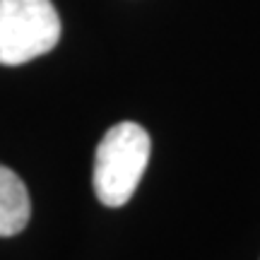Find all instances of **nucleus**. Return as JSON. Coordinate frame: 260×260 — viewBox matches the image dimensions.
I'll list each match as a JSON object with an SVG mask.
<instances>
[{"mask_svg": "<svg viewBox=\"0 0 260 260\" xmlns=\"http://www.w3.org/2000/svg\"><path fill=\"white\" fill-rule=\"evenodd\" d=\"M152 154L149 133L133 121L111 125L94 154V193L106 207H121L135 195Z\"/></svg>", "mask_w": 260, "mask_h": 260, "instance_id": "obj_1", "label": "nucleus"}, {"mask_svg": "<svg viewBox=\"0 0 260 260\" xmlns=\"http://www.w3.org/2000/svg\"><path fill=\"white\" fill-rule=\"evenodd\" d=\"M60 17L51 0H0V65H22L53 51Z\"/></svg>", "mask_w": 260, "mask_h": 260, "instance_id": "obj_2", "label": "nucleus"}, {"mask_svg": "<svg viewBox=\"0 0 260 260\" xmlns=\"http://www.w3.org/2000/svg\"><path fill=\"white\" fill-rule=\"evenodd\" d=\"M31 203L27 186L12 169L0 164V236H15L29 222Z\"/></svg>", "mask_w": 260, "mask_h": 260, "instance_id": "obj_3", "label": "nucleus"}]
</instances>
